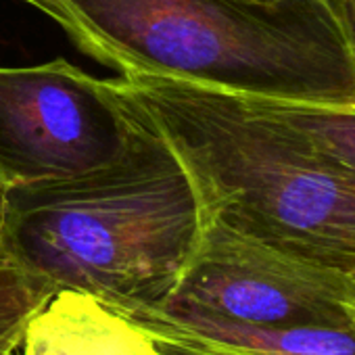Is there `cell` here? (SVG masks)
I'll use <instances>...</instances> for the list:
<instances>
[{
	"instance_id": "obj_1",
	"label": "cell",
	"mask_w": 355,
	"mask_h": 355,
	"mask_svg": "<svg viewBox=\"0 0 355 355\" xmlns=\"http://www.w3.org/2000/svg\"><path fill=\"white\" fill-rule=\"evenodd\" d=\"M94 61L207 88L355 105L345 0H19Z\"/></svg>"
},
{
	"instance_id": "obj_2",
	"label": "cell",
	"mask_w": 355,
	"mask_h": 355,
	"mask_svg": "<svg viewBox=\"0 0 355 355\" xmlns=\"http://www.w3.org/2000/svg\"><path fill=\"white\" fill-rule=\"evenodd\" d=\"M191 173L205 216L355 276V169L284 123L266 96L123 73Z\"/></svg>"
},
{
	"instance_id": "obj_3",
	"label": "cell",
	"mask_w": 355,
	"mask_h": 355,
	"mask_svg": "<svg viewBox=\"0 0 355 355\" xmlns=\"http://www.w3.org/2000/svg\"><path fill=\"white\" fill-rule=\"evenodd\" d=\"M205 228L191 173L153 128L121 161L0 193V239L57 291L163 305Z\"/></svg>"
},
{
	"instance_id": "obj_4",
	"label": "cell",
	"mask_w": 355,
	"mask_h": 355,
	"mask_svg": "<svg viewBox=\"0 0 355 355\" xmlns=\"http://www.w3.org/2000/svg\"><path fill=\"white\" fill-rule=\"evenodd\" d=\"M150 132L119 78L98 80L65 59L0 67V193L109 167Z\"/></svg>"
},
{
	"instance_id": "obj_5",
	"label": "cell",
	"mask_w": 355,
	"mask_h": 355,
	"mask_svg": "<svg viewBox=\"0 0 355 355\" xmlns=\"http://www.w3.org/2000/svg\"><path fill=\"white\" fill-rule=\"evenodd\" d=\"M261 328L355 326V276L205 216L197 251L161 305Z\"/></svg>"
},
{
	"instance_id": "obj_6",
	"label": "cell",
	"mask_w": 355,
	"mask_h": 355,
	"mask_svg": "<svg viewBox=\"0 0 355 355\" xmlns=\"http://www.w3.org/2000/svg\"><path fill=\"white\" fill-rule=\"evenodd\" d=\"M113 307L138 324L165 355H355V326L261 328L161 305Z\"/></svg>"
},
{
	"instance_id": "obj_7",
	"label": "cell",
	"mask_w": 355,
	"mask_h": 355,
	"mask_svg": "<svg viewBox=\"0 0 355 355\" xmlns=\"http://www.w3.org/2000/svg\"><path fill=\"white\" fill-rule=\"evenodd\" d=\"M19 355H165L148 334L107 301L57 291L28 322Z\"/></svg>"
},
{
	"instance_id": "obj_8",
	"label": "cell",
	"mask_w": 355,
	"mask_h": 355,
	"mask_svg": "<svg viewBox=\"0 0 355 355\" xmlns=\"http://www.w3.org/2000/svg\"><path fill=\"white\" fill-rule=\"evenodd\" d=\"M270 109L324 155L355 169V105L266 96Z\"/></svg>"
},
{
	"instance_id": "obj_9",
	"label": "cell",
	"mask_w": 355,
	"mask_h": 355,
	"mask_svg": "<svg viewBox=\"0 0 355 355\" xmlns=\"http://www.w3.org/2000/svg\"><path fill=\"white\" fill-rule=\"evenodd\" d=\"M57 293L42 276L24 268L0 239V355H15L30 318Z\"/></svg>"
},
{
	"instance_id": "obj_10",
	"label": "cell",
	"mask_w": 355,
	"mask_h": 355,
	"mask_svg": "<svg viewBox=\"0 0 355 355\" xmlns=\"http://www.w3.org/2000/svg\"><path fill=\"white\" fill-rule=\"evenodd\" d=\"M345 7H347V13H349V21L353 26V32H355V0H345Z\"/></svg>"
},
{
	"instance_id": "obj_11",
	"label": "cell",
	"mask_w": 355,
	"mask_h": 355,
	"mask_svg": "<svg viewBox=\"0 0 355 355\" xmlns=\"http://www.w3.org/2000/svg\"><path fill=\"white\" fill-rule=\"evenodd\" d=\"M247 3H282V0H247Z\"/></svg>"
}]
</instances>
